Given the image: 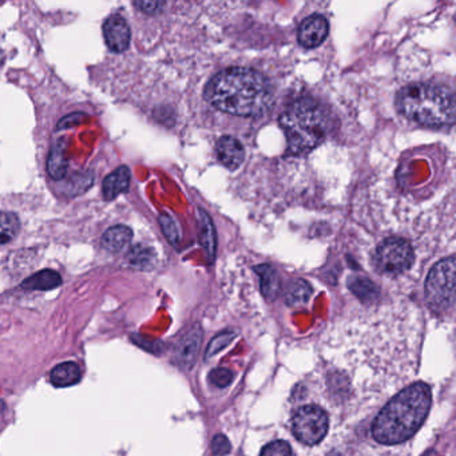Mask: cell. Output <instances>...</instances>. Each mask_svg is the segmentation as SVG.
<instances>
[{
	"label": "cell",
	"instance_id": "cell-1",
	"mask_svg": "<svg viewBox=\"0 0 456 456\" xmlns=\"http://www.w3.org/2000/svg\"><path fill=\"white\" fill-rule=\"evenodd\" d=\"M205 97L221 111L253 117L268 109L272 93L267 79L255 70L230 68L212 78L206 86Z\"/></svg>",
	"mask_w": 456,
	"mask_h": 456
},
{
	"label": "cell",
	"instance_id": "cell-2",
	"mask_svg": "<svg viewBox=\"0 0 456 456\" xmlns=\"http://www.w3.org/2000/svg\"><path fill=\"white\" fill-rule=\"evenodd\" d=\"M432 402L431 388L415 383L400 391L376 416L373 439L380 444H400L411 439L425 422Z\"/></svg>",
	"mask_w": 456,
	"mask_h": 456
},
{
	"label": "cell",
	"instance_id": "cell-3",
	"mask_svg": "<svg viewBox=\"0 0 456 456\" xmlns=\"http://www.w3.org/2000/svg\"><path fill=\"white\" fill-rule=\"evenodd\" d=\"M399 111L424 126H450L455 120L454 94L443 86L414 84L402 88L396 98Z\"/></svg>",
	"mask_w": 456,
	"mask_h": 456
},
{
	"label": "cell",
	"instance_id": "cell-4",
	"mask_svg": "<svg viewBox=\"0 0 456 456\" xmlns=\"http://www.w3.org/2000/svg\"><path fill=\"white\" fill-rule=\"evenodd\" d=\"M288 150L304 154L317 148L328 132V122L319 104L309 98L293 102L280 118Z\"/></svg>",
	"mask_w": 456,
	"mask_h": 456
},
{
	"label": "cell",
	"instance_id": "cell-5",
	"mask_svg": "<svg viewBox=\"0 0 456 456\" xmlns=\"http://www.w3.org/2000/svg\"><path fill=\"white\" fill-rule=\"evenodd\" d=\"M425 297L437 310H447L455 300V258L439 261L428 273L425 281Z\"/></svg>",
	"mask_w": 456,
	"mask_h": 456
},
{
	"label": "cell",
	"instance_id": "cell-6",
	"mask_svg": "<svg viewBox=\"0 0 456 456\" xmlns=\"http://www.w3.org/2000/svg\"><path fill=\"white\" fill-rule=\"evenodd\" d=\"M329 428L327 412L317 406L299 408L292 419L294 438L306 446L319 444L325 438Z\"/></svg>",
	"mask_w": 456,
	"mask_h": 456
},
{
	"label": "cell",
	"instance_id": "cell-7",
	"mask_svg": "<svg viewBox=\"0 0 456 456\" xmlns=\"http://www.w3.org/2000/svg\"><path fill=\"white\" fill-rule=\"evenodd\" d=\"M414 262V251L411 244L399 237L386 239L376 252V265L379 271L387 274H400Z\"/></svg>",
	"mask_w": 456,
	"mask_h": 456
},
{
	"label": "cell",
	"instance_id": "cell-8",
	"mask_svg": "<svg viewBox=\"0 0 456 456\" xmlns=\"http://www.w3.org/2000/svg\"><path fill=\"white\" fill-rule=\"evenodd\" d=\"M201 340L203 331L200 327H193L178 338L174 347V359L181 368L190 370L194 365L200 352Z\"/></svg>",
	"mask_w": 456,
	"mask_h": 456
},
{
	"label": "cell",
	"instance_id": "cell-9",
	"mask_svg": "<svg viewBox=\"0 0 456 456\" xmlns=\"http://www.w3.org/2000/svg\"><path fill=\"white\" fill-rule=\"evenodd\" d=\"M103 38L107 47L113 52H123L130 46V27L125 17L111 15L103 24Z\"/></svg>",
	"mask_w": 456,
	"mask_h": 456
},
{
	"label": "cell",
	"instance_id": "cell-10",
	"mask_svg": "<svg viewBox=\"0 0 456 456\" xmlns=\"http://www.w3.org/2000/svg\"><path fill=\"white\" fill-rule=\"evenodd\" d=\"M328 31V20L322 15H312L301 23L299 29V42L305 49H315L327 39Z\"/></svg>",
	"mask_w": 456,
	"mask_h": 456
},
{
	"label": "cell",
	"instance_id": "cell-11",
	"mask_svg": "<svg viewBox=\"0 0 456 456\" xmlns=\"http://www.w3.org/2000/svg\"><path fill=\"white\" fill-rule=\"evenodd\" d=\"M132 174L127 166H119L111 174H109L103 184H102V193L106 201H111L117 198L120 193L126 191L130 186Z\"/></svg>",
	"mask_w": 456,
	"mask_h": 456
},
{
	"label": "cell",
	"instance_id": "cell-12",
	"mask_svg": "<svg viewBox=\"0 0 456 456\" xmlns=\"http://www.w3.org/2000/svg\"><path fill=\"white\" fill-rule=\"evenodd\" d=\"M217 155L225 168L236 170L244 161V149L236 138L222 136L217 142Z\"/></svg>",
	"mask_w": 456,
	"mask_h": 456
},
{
	"label": "cell",
	"instance_id": "cell-13",
	"mask_svg": "<svg viewBox=\"0 0 456 456\" xmlns=\"http://www.w3.org/2000/svg\"><path fill=\"white\" fill-rule=\"evenodd\" d=\"M68 162L66 158V141L65 138L56 139L51 146L49 159H47V171L51 178L61 181L68 174Z\"/></svg>",
	"mask_w": 456,
	"mask_h": 456
},
{
	"label": "cell",
	"instance_id": "cell-14",
	"mask_svg": "<svg viewBox=\"0 0 456 456\" xmlns=\"http://www.w3.org/2000/svg\"><path fill=\"white\" fill-rule=\"evenodd\" d=\"M82 377V372L77 363L66 361L61 363L52 368L50 373V380L52 386L58 388H65L77 384Z\"/></svg>",
	"mask_w": 456,
	"mask_h": 456
},
{
	"label": "cell",
	"instance_id": "cell-15",
	"mask_svg": "<svg viewBox=\"0 0 456 456\" xmlns=\"http://www.w3.org/2000/svg\"><path fill=\"white\" fill-rule=\"evenodd\" d=\"M133 232L125 225H116L104 232L102 237V245L106 251L118 253L122 252L132 241Z\"/></svg>",
	"mask_w": 456,
	"mask_h": 456
},
{
	"label": "cell",
	"instance_id": "cell-16",
	"mask_svg": "<svg viewBox=\"0 0 456 456\" xmlns=\"http://www.w3.org/2000/svg\"><path fill=\"white\" fill-rule=\"evenodd\" d=\"M62 284V277L58 272L46 269L38 272L26 278L20 287L26 290H51Z\"/></svg>",
	"mask_w": 456,
	"mask_h": 456
},
{
	"label": "cell",
	"instance_id": "cell-17",
	"mask_svg": "<svg viewBox=\"0 0 456 456\" xmlns=\"http://www.w3.org/2000/svg\"><path fill=\"white\" fill-rule=\"evenodd\" d=\"M198 230H200V241L205 251L213 258L217 246L216 230L213 226V221L203 209H198Z\"/></svg>",
	"mask_w": 456,
	"mask_h": 456
},
{
	"label": "cell",
	"instance_id": "cell-18",
	"mask_svg": "<svg viewBox=\"0 0 456 456\" xmlns=\"http://www.w3.org/2000/svg\"><path fill=\"white\" fill-rule=\"evenodd\" d=\"M257 274L260 276V284H261V292L262 294L271 301L274 300L280 293V277L277 272L272 268L271 265H260L255 268Z\"/></svg>",
	"mask_w": 456,
	"mask_h": 456
},
{
	"label": "cell",
	"instance_id": "cell-19",
	"mask_svg": "<svg viewBox=\"0 0 456 456\" xmlns=\"http://www.w3.org/2000/svg\"><path fill=\"white\" fill-rule=\"evenodd\" d=\"M348 287L356 297H359L364 303H371L379 297V288L365 277H351L348 281Z\"/></svg>",
	"mask_w": 456,
	"mask_h": 456
},
{
	"label": "cell",
	"instance_id": "cell-20",
	"mask_svg": "<svg viewBox=\"0 0 456 456\" xmlns=\"http://www.w3.org/2000/svg\"><path fill=\"white\" fill-rule=\"evenodd\" d=\"M312 294V287L301 278H297L290 283L285 293L287 304L290 306H299V305L308 303Z\"/></svg>",
	"mask_w": 456,
	"mask_h": 456
},
{
	"label": "cell",
	"instance_id": "cell-21",
	"mask_svg": "<svg viewBox=\"0 0 456 456\" xmlns=\"http://www.w3.org/2000/svg\"><path fill=\"white\" fill-rule=\"evenodd\" d=\"M20 229V221L17 214L0 212V246L13 241Z\"/></svg>",
	"mask_w": 456,
	"mask_h": 456
},
{
	"label": "cell",
	"instance_id": "cell-22",
	"mask_svg": "<svg viewBox=\"0 0 456 456\" xmlns=\"http://www.w3.org/2000/svg\"><path fill=\"white\" fill-rule=\"evenodd\" d=\"M129 261L132 265H134L136 268H148L152 265V258H154V254H152V251L146 246H142V245H136L134 246L130 252H129V255H127Z\"/></svg>",
	"mask_w": 456,
	"mask_h": 456
},
{
	"label": "cell",
	"instance_id": "cell-23",
	"mask_svg": "<svg viewBox=\"0 0 456 456\" xmlns=\"http://www.w3.org/2000/svg\"><path fill=\"white\" fill-rule=\"evenodd\" d=\"M235 332H230V331H226V332H222L220 335H217L216 338L212 340V343L209 344L207 349H206V354H205V357L206 359H210L216 354H219L220 351H222L225 347H228L232 340L235 338Z\"/></svg>",
	"mask_w": 456,
	"mask_h": 456
},
{
	"label": "cell",
	"instance_id": "cell-24",
	"mask_svg": "<svg viewBox=\"0 0 456 456\" xmlns=\"http://www.w3.org/2000/svg\"><path fill=\"white\" fill-rule=\"evenodd\" d=\"M261 456H293V451L285 440H274L261 450Z\"/></svg>",
	"mask_w": 456,
	"mask_h": 456
},
{
	"label": "cell",
	"instance_id": "cell-25",
	"mask_svg": "<svg viewBox=\"0 0 456 456\" xmlns=\"http://www.w3.org/2000/svg\"><path fill=\"white\" fill-rule=\"evenodd\" d=\"M210 383L217 388L228 387L233 380V372L228 368H214L209 373Z\"/></svg>",
	"mask_w": 456,
	"mask_h": 456
},
{
	"label": "cell",
	"instance_id": "cell-26",
	"mask_svg": "<svg viewBox=\"0 0 456 456\" xmlns=\"http://www.w3.org/2000/svg\"><path fill=\"white\" fill-rule=\"evenodd\" d=\"M159 222H161V228H162L166 238L169 239L170 244L177 245L180 241V232H178V226H177L175 221L168 214H164L159 217Z\"/></svg>",
	"mask_w": 456,
	"mask_h": 456
},
{
	"label": "cell",
	"instance_id": "cell-27",
	"mask_svg": "<svg viewBox=\"0 0 456 456\" xmlns=\"http://www.w3.org/2000/svg\"><path fill=\"white\" fill-rule=\"evenodd\" d=\"M232 451V446L228 438L222 434L216 435L212 440V453L214 455L225 456Z\"/></svg>",
	"mask_w": 456,
	"mask_h": 456
},
{
	"label": "cell",
	"instance_id": "cell-28",
	"mask_svg": "<svg viewBox=\"0 0 456 456\" xmlns=\"http://www.w3.org/2000/svg\"><path fill=\"white\" fill-rule=\"evenodd\" d=\"M136 8H139L142 13L145 14H157L159 11H162V8L165 7L164 1H155V0H142V1H134L133 3Z\"/></svg>",
	"mask_w": 456,
	"mask_h": 456
},
{
	"label": "cell",
	"instance_id": "cell-29",
	"mask_svg": "<svg viewBox=\"0 0 456 456\" xmlns=\"http://www.w3.org/2000/svg\"><path fill=\"white\" fill-rule=\"evenodd\" d=\"M85 119V114H71V116H68L66 118L62 119L59 123H58V129L62 130V129H70V127H74L77 125H79L82 120Z\"/></svg>",
	"mask_w": 456,
	"mask_h": 456
}]
</instances>
